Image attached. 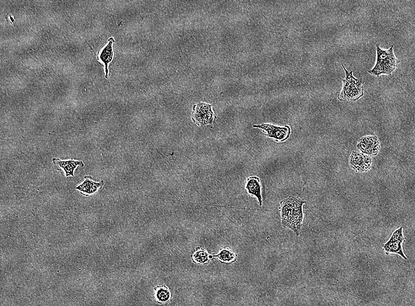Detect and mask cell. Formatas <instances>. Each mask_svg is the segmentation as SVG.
Segmentation results:
<instances>
[{"label": "cell", "mask_w": 415, "mask_h": 306, "mask_svg": "<svg viewBox=\"0 0 415 306\" xmlns=\"http://www.w3.org/2000/svg\"><path fill=\"white\" fill-rule=\"evenodd\" d=\"M214 117V114L211 105L202 103L195 106L194 119L198 126H203L210 125L213 123Z\"/></svg>", "instance_id": "52a82bcc"}, {"label": "cell", "mask_w": 415, "mask_h": 306, "mask_svg": "<svg viewBox=\"0 0 415 306\" xmlns=\"http://www.w3.org/2000/svg\"><path fill=\"white\" fill-rule=\"evenodd\" d=\"M253 127L265 131L268 137L273 138L278 142H284L288 140L291 133V130L289 126L278 127L269 124H263L261 125H254Z\"/></svg>", "instance_id": "277c9868"}, {"label": "cell", "mask_w": 415, "mask_h": 306, "mask_svg": "<svg viewBox=\"0 0 415 306\" xmlns=\"http://www.w3.org/2000/svg\"><path fill=\"white\" fill-rule=\"evenodd\" d=\"M103 181L96 183V182L93 181L92 177L86 176L85 180L81 184L78 185L76 189L80 191L82 195L87 197L97 193L99 189L103 187Z\"/></svg>", "instance_id": "30bf717a"}, {"label": "cell", "mask_w": 415, "mask_h": 306, "mask_svg": "<svg viewBox=\"0 0 415 306\" xmlns=\"http://www.w3.org/2000/svg\"><path fill=\"white\" fill-rule=\"evenodd\" d=\"M305 203V200L293 196L280 202L283 226L291 230L297 235H299L303 225V206Z\"/></svg>", "instance_id": "6da1fadb"}, {"label": "cell", "mask_w": 415, "mask_h": 306, "mask_svg": "<svg viewBox=\"0 0 415 306\" xmlns=\"http://www.w3.org/2000/svg\"><path fill=\"white\" fill-rule=\"evenodd\" d=\"M347 73V78L343 80V88L338 96L340 101H356L362 97L364 94L363 81L362 79H356L353 75V71L349 72L342 65Z\"/></svg>", "instance_id": "7a4b0ae2"}, {"label": "cell", "mask_w": 415, "mask_h": 306, "mask_svg": "<svg viewBox=\"0 0 415 306\" xmlns=\"http://www.w3.org/2000/svg\"><path fill=\"white\" fill-rule=\"evenodd\" d=\"M405 240L403 235V227H401L396 230L393 233L391 239L383 246L386 254H398L404 259L407 260V257L404 254L402 249V244Z\"/></svg>", "instance_id": "3957f363"}, {"label": "cell", "mask_w": 415, "mask_h": 306, "mask_svg": "<svg viewBox=\"0 0 415 306\" xmlns=\"http://www.w3.org/2000/svg\"><path fill=\"white\" fill-rule=\"evenodd\" d=\"M399 63V61L393 52L387 58L376 63L372 70L369 71V73L378 76L382 74H391L398 67Z\"/></svg>", "instance_id": "5b68a950"}, {"label": "cell", "mask_w": 415, "mask_h": 306, "mask_svg": "<svg viewBox=\"0 0 415 306\" xmlns=\"http://www.w3.org/2000/svg\"><path fill=\"white\" fill-rule=\"evenodd\" d=\"M261 184L260 178L257 176L250 177L247 179L246 188L249 194L256 197L259 205H263V198L261 195Z\"/></svg>", "instance_id": "8fae6325"}, {"label": "cell", "mask_w": 415, "mask_h": 306, "mask_svg": "<svg viewBox=\"0 0 415 306\" xmlns=\"http://www.w3.org/2000/svg\"><path fill=\"white\" fill-rule=\"evenodd\" d=\"M377 50V60L376 63H379L382 61L384 60L394 52V46H392L388 50H384L381 49L378 45H376Z\"/></svg>", "instance_id": "5bb4252c"}, {"label": "cell", "mask_w": 415, "mask_h": 306, "mask_svg": "<svg viewBox=\"0 0 415 306\" xmlns=\"http://www.w3.org/2000/svg\"><path fill=\"white\" fill-rule=\"evenodd\" d=\"M350 165L356 172H366L372 167V159L362 152H353L350 157Z\"/></svg>", "instance_id": "ba28073f"}, {"label": "cell", "mask_w": 415, "mask_h": 306, "mask_svg": "<svg viewBox=\"0 0 415 306\" xmlns=\"http://www.w3.org/2000/svg\"><path fill=\"white\" fill-rule=\"evenodd\" d=\"M357 147L363 154L376 156L379 152L381 144L376 136H365L360 138Z\"/></svg>", "instance_id": "8992f818"}, {"label": "cell", "mask_w": 415, "mask_h": 306, "mask_svg": "<svg viewBox=\"0 0 415 306\" xmlns=\"http://www.w3.org/2000/svg\"><path fill=\"white\" fill-rule=\"evenodd\" d=\"M53 162L54 166L59 167L57 169V170H64L65 177H74L75 170L77 167L85 165L82 161H76L75 160H61L59 159H53Z\"/></svg>", "instance_id": "9c48e42d"}, {"label": "cell", "mask_w": 415, "mask_h": 306, "mask_svg": "<svg viewBox=\"0 0 415 306\" xmlns=\"http://www.w3.org/2000/svg\"><path fill=\"white\" fill-rule=\"evenodd\" d=\"M114 42V38H110L109 40V43L107 46H105L102 50L100 52L99 54V58L101 61H102L105 65L106 74L107 76L108 75V65L111 63L113 58V48L112 45Z\"/></svg>", "instance_id": "7c38bea8"}, {"label": "cell", "mask_w": 415, "mask_h": 306, "mask_svg": "<svg viewBox=\"0 0 415 306\" xmlns=\"http://www.w3.org/2000/svg\"><path fill=\"white\" fill-rule=\"evenodd\" d=\"M216 257L220 258L222 261L225 262H230L234 260L236 256L235 254L232 252L231 251L228 249H223L220 251V253L217 255Z\"/></svg>", "instance_id": "9a60e30c"}, {"label": "cell", "mask_w": 415, "mask_h": 306, "mask_svg": "<svg viewBox=\"0 0 415 306\" xmlns=\"http://www.w3.org/2000/svg\"><path fill=\"white\" fill-rule=\"evenodd\" d=\"M194 260L196 263L204 264L209 260V254L205 251L200 250L194 254Z\"/></svg>", "instance_id": "2e32d148"}, {"label": "cell", "mask_w": 415, "mask_h": 306, "mask_svg": "<svg viewBox=\"0 0 415 306\" xmlns=\"http://www.w3.org/2000/svg\"><path fill=\"white\" fill-rule=\"evenodd\" d=\"M156 299L161 303H166L170 298V292L167 288L161 287L156 291Z\"/></svg>", "instance_id": "4fadbf2b"}]
</instances>
